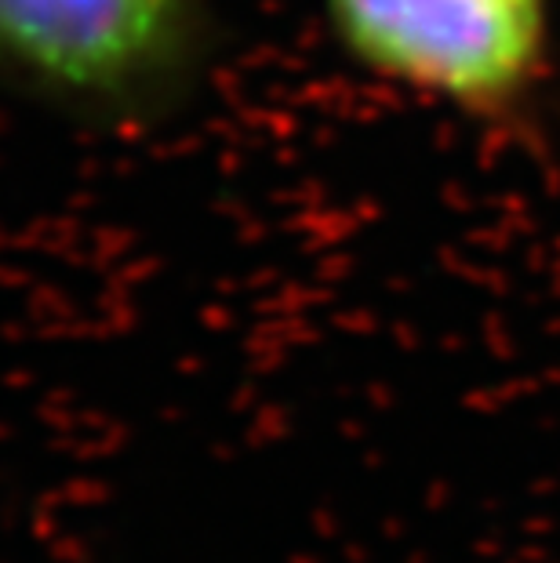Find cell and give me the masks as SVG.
I'll use <instances>...</instances> for the list:
<instances>
[{
  "label": "cell",
  "mask_w": 560,
  "mask_h": 563,
  "mask_svg": "<svg viewBox=\"0 0 560 563\" xmlns=\"http://www.w3.org/2000/svg\"><path fill=\"white\" fill-rule=\"evenodd\" d=\"M208 37V0H0V74L91 124L175 110Z\"/></svg>",
  "instance_id": "7a4b0ae2"
},
{
  "label": "cell",
  "mask_w": 560,
  "mask_h": 563,
  "mask_svg": "<svg viewBox=\"0 0 560 563\" xmlns=\"http://www.w3.org/2000/svg\"><path fill=\"white\" fill-rule=\"evenodd\" d=\"M356 74L451 117L514 135L546 110L560 69V0H317Z\"/></svg>",
  "instance_id": "6da1fadb"
}]
</instances>
